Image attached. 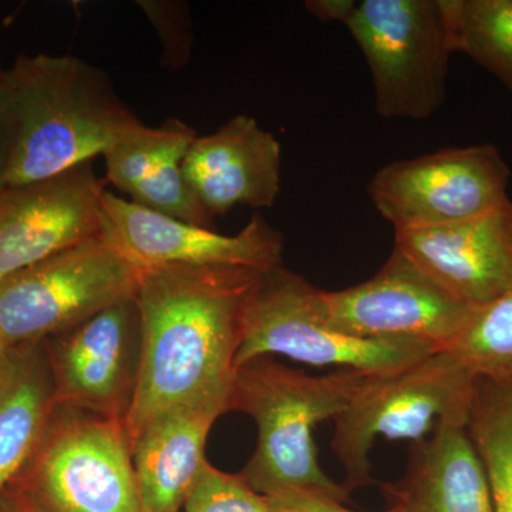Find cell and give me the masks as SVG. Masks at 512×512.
Listing matches in <instances>:
<instances>
[{"label":"cell","instance_id":"6da1fadb","mask_svg":"<svg viewBox=\"0 0 512 512\" xmlns=\"http://www.w3.org/2000/svg\"><path fill=\"white\" fill-rule=\"evenodd\" d=\"M265 274L235 266L143 268L140 360L124 419L131 444L158 414L231 382L248 305Z\"/></svg>","mask_w":512,"mask_h":512},{"label":"cell","instance_id":"7a4b0ae2","mask_svg":"<svg viewBox=\"0 0 512 512\" xmlns=\"http://www.w3.org/2000/svg\"><path fill=\"white\" fill-rule=\"evenodd\" d=\"M15 146L5 185L45 180L103 156L140 123L109 77L73 56H20L5 72Z\"/></svg>","mask_w":512,"mask_h":512},{"label":"cell","instance_id":"3957f363","mask_svg":"<svg viewBox=\"0 0 512 512\" xmlns=\"http://www.w3.org/2000/svg\"><path fill=\"white\" fill-rule=\"evenodd\" d=\"M369 376L348 369L311 376L274 356L235 367L229 412L248 414L258 429L254 456L239 473L249 487L266 497L301 493L352 503L348 488L320 467L313 429L335 420Z\"/></svg>","mask_w":512,"mask_h":512},{"label":"cell","instance_id":"277c9868","mask_svg":"<svg viewBox=\"0 0 512 512\" xmlns=\"http://www.w3.org/2000/svg\"><path fill=\"white\" fill-rule=\"evenodd\" d=\"M477 377L450 350L419 362L370 375L349 406L336 417L332 450L353 493L375 484L370 451L379 437L416 443L440 426H467Z\"/></svg>","mask_w":512,"mask_h":512},{"label":"cell","instance_id":"5b68a950","mask_svg":"<svg viewBox=\"0 0 512 512\" xmlns=\"http://www.w3.org/2000/svg\"><path fill=\"white\" fill-rule=\"evenodd\" d=\"M384 119L426 120L443 106L456 53L451 0H362L345 23Z\"/></svg>","mask_w":512,"mask_h":512},{"label":"cell","instance_id":"8992f818","mask_svg":"<svg viewBox=\"0 0 512 512\" xmlns=\"http://www.w3.org/2000/svg\"><path fill=\"white\" fill-rule=\"evenodd\" d=\"M437 350L420 340L362 339L339 332L326 318L322 289L281 265L266 272L252 295L235 367L279 355L309 366L383 375Z\"/></svg>","mask_w":512,"mask_h":512},{"label":"cell","instance_id":"52a82bcc","mask_svg":"<svg viewBox=\"0 0 512 512\" xmlns=\"http://www.w3.org/2000/svg\"><path fill=\"white\" fill-rule=\"evenodd\" d=\"M143 268L106 238L90 239L0 281V335L36 345L136 298Z\"/></svg>","mask_w":512,"mask_h":512},{"label":"cell","instance_id":"ba28073f","mask_svg":"<svg viewBox=\"0 0 512 512\" xmlns=\"http://www.w3.org/2000/svg\"><path fill=\"white\" fill-rule=\"evenodd\" d=\"M22 474L16 490L40 512H141L123 419L56 406Z\"/></svg>","mask_w":512,"mask_h":512},{"label":"cell","instance_id":"9c48e42d","mask_svg":"<svg viewBox=\"0 0 512 512\" xmlns=\"http://www.w3.org/2000/svg\"><path fill=\"white\" fill-rule=\"evenodd\" d=\"M511 170L494 144L443 148L383 165L367 194L394 231L470 220L510 201Z\"/></svg>","mask_w":512,"mask_h":512},{"label":"cell","instance_id":"30bf717a","mask_svg":"<svg viewBox=\"0 0 512 512\" xmlns=\"http://www.w3.org/2000/svg\"><path fill=\"white\" fill-rule=\"evenodd\" d=\"M330 325L362 339H413L450 348L476 316L402 252L393 249L365 282L322 291Z\"/></svg>","mask_w":512,"mask_h":512},{"label":"cell","instance_id":"8fae6325","mask_svg":"<svg viewBox=\"0 0 512 512\" xmlns=\"http://www.w3.org/2000/svg\"><path fill=\"white\" fill-rule=\"evenodd\" d=\"M103 237L140 268L164 265L235 266L269 272L282 264L284 237L255 215L238 234L175 220L103 194Z\"/></svg>","mask_w":512,"mask_h":512},{"label":"cell","instance_id":"7c38bea8","mask_svg":"<svg viewBox=\"0 0 512 512\" xmlns=\"http://www.w3.org/2000/svg\"><path fill=\"white\" fill-rule=\"evenodd\" d=\"M104 191L92 161L35 183L0 188V281L101 237Z\"/></svg>","mask_w":512,"mask_h":512},{"label":"cell","instance_id":"4fadbf2b","mask_svg":"<svg viewBox=\"0 0 512 512\" xmlns=\"http://www.w3.org/2000/svg\"><path fill=\"white\" fill-rule=\"evenodd\" d=\"M49 339L47 363L56 406L126 419L140 360L136 298Z\"/></svg>","mask_w":512,"mask_h":512},{"label":"cell","instance_id":"5bb4252c","mask_svg":"<svg viewBox=\"0 0 512 512\" xmlns=\"http://www.w3.org/2000/svg\"><path fill=\"white\" fill-rule=\"evenodd\" d=\"M394 249L481 311L512 286V201L470 220L394 231Z\"/></svg>","mask_w":512,"mask_h":512},{"label":"cell","instance_id":"9a60e30c","mask_svg":"<svg viewBox=\"0 0 512 512\" xmlns=\"http://www.w3.org/2000/svg\"><path fill=\"white\" fill-rule=\"evenodd\" d=\"M282 148L254 117L235 116L195 138L183 170L192 194L212 218L237 205L274 207L281 191Z\"/></svg>","mask_w":512,"mask_h":512},{"label":"cell","instance_id":"2e32d148","mask_svg":"<svg viewBox=\"0 0 512 512\" xmlns=\"http://www.w3.org/2000/svg\"><path fill=\"white\" fill-rule=\"evenodd\" d=\"M231 382L158 414L133 441L141 512L183 511L185 498L207 461L205 444L211 427L229 412Z\"/></svg>","mask_w":512,"mask_h":512},{"label":"cell","instance_id":"e0dca14e","mask_svg":"<svg viewBox=\"0 0 512 512\" xmlns=\"http://www.w3.org/2000/svg\"><path fill=\"white\" fill-rule=\"evenodd\" d=\"M383 512H495L487 470L470 431L448 424L410 444L403 476L382 485Z\"/></svg>","mask_w":512,"mask_h":512},{"label":"cell","instance_id":"ac0fdd59","mask_svg":"<svg viewBox=\"0 0 512 512\" xmlns=\"http://www.w3.org/2000/svg\"><path fill=\"white\" fill-rule=\"evenodd\" d=\"M195 138L194 128L181 120L168 119L160 127L140 121L103 154L107 180L141 207L214 229V218L185 180L184 158Z\"/></svg>","mask_w":512,"mask_h":512},{"label":"cell","instance_id":"d6986e66","mask_svg":"<svg viewBox=\"0 0 512 512\" xmlns=\"http://www.w3.org/2000/svg\"><path fill=\"white\" fill-rule=\"evenodd\" d=\"M33 348L10 350L0 370V495L32 460L56 409L49 363Z\"/></svg>","mask_w":512,"mask_h":512},{"label":"cell","instance_id":"ffe728a7","mask_svg":"<svg viewBox=\"0 0 512 512\" xmlns=\"http://www.w3.org/2000/svg\"><path fill=\"white\" fill-rule=\"evenodd\" d=\"M468 431L490 480L495 512H512V377H478Z\"/></svg>","mask_w":512,"mask_h":512},{"label":"cell","instance_id":"44dd1931","mask_svg":"<svg viewBox=\"0 0 512 512\" xmlns=\"http://www.w3.org/2000/svg\"><path fill=\"white\" fill-rule=\"evenodd\" d=\"M451 19L456 53L512 93V0H451Z\"/></svg>","mask_w":512,"mask_h":512},{"label":"cell","instance_id":"7402d4cb","mask_svg":"<svg viewBox=\"0 0 512 512\" xmlns=\"http://www.w3.org/2000/svg\"><path fill=\"white\" fill-rule=\"evenodd\" d=\"M477 377H512V286L447 348Z\"/></svg>","mask_w":512,"mask_h":512},{"label":"cell","instance_id":"603a6c76","mask_svg":"<svg viewBox=\"0 0 512 512\" xmlns=\"http://www.w3.org/2000/svg\"><path fill=\"white\" fill-rule=\"evenodd\" d=\"M183 512H282L266 495L256 493L241 474L202 464L185 498Z\"/></svg>","mask_w":512,"mask_h":512},{"label":"cell","instance_id":"cb8c5ba5","mask_svg":"<svg viewBox=\"0 0 512 512\" xmlns=\"http://www.w3.org/2000/svg\"><path fill=\"white\" fill-rule=\"evenodd\" d=\"M153 23L164 46L167 66L180 69L191 56L192 26L190 13L181 2H138Z\"/></svg>","mask_w":512,"mask_h":512},{"label":"cell","instance_id":"d4e9b609","mask_svg":"<svg viewBox=\"0 0 512 512\" xmlns=\"http://www.w3.org/2000/svg\"><path fill=\"white\" fill-rule=\"evenodd\" d=\"M15 146V119L6 89L5 70H0V188L5 185Z\"/></svg>","mask_w":512,"mask_h":512},{"label":"cell","instance_id":"484cf974","mask_svg":"<svg viewBox=\"0 0 512 512\" xmlns=\"http://www.w3.org/2000/svg\"><path fill=\"white\" fill-rule=\"evenodd\" d=\"M268 498L282 512H357L349 510L345 504L322 500L308 494L282 493L269 495Z\"/></svg>","mask_w":512,"mask_h":512},{"label":"cell","instance_id":"4316f807","mask_svg":"<svg viewBox=\"0 0 512 512\" xmlns=\"http://www.w3.org/2000/svg\"><path fill=\"white\" fill-rule=\"evenodd\" d=\"M355 0H308L305 8L320 22L346 23L355 10Z\"/></svg>","mask_w":512,"mask_h":512},{"label":"cell","instance_id":"83f0119b","mask_svg":"<svg viewBox=\"0 0 512 512\" xmlns=\"http://www.w3.org/2000/svg\"><path fill=\"white\" fill-rule=\"evenodd\" d=\"M0 512H40L16 490L15 487H9L0 495Z\"/></svg>","mask_w":512,"mask_h":512},{"label":"cell","instance_id":"f1b7e54d","mask_svg":"<svg viewBox=\"0 0 512 512\" xmlns=\"http://www.w3.org/2000/svg\"><path fill=\"white\" fill-rule=\"evenodd\" d=\"M10 350L6 348L5 342H3L2 335H0V370L5 366L6 360H8Z\"/></svg>","mask_w":512,"mask_h":512},{"label":"cell","instance_id":"f546056e","mask_svg":"<svg viewBox=\"0 0 512 512\" xmlns=\"http://www.w3.org/2000/svg\"><path fill=\"white\" fill-rule=\"evenodd\" d=\"M0 70H2V69H0Z\"/></svg>","mask_w":512,"mask_h":512}]
</instances>
